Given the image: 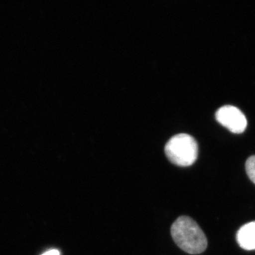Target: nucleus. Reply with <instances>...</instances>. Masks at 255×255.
Listing matches in <instances>:
<instances>
[{
	"label": "nucleus",
	"instance_id": "39448f33",
	"mask_svg": "<svg viewBox=\"0 0 255 255\" xmlns=\"http://www.w3.org/2000/svg\"><path fill=\"white\" fill-rule=\"evenodd\" d=\"M246 169L248 177L255 184V155L251 156L246 161Z\"/></svg>",
	"mask_w": 255,
	"mask_h": 255
},
{
	"label": "nucleus",
	"instance_id": "20e7f679",
	"mask_svg": "<svg viewBox=\"0 0 255 255\" xmlns=\"http://www.w3.org/2000/svg\"><path fill=\"white\" fill-rule=\"evenodd\" d=\"M237 241L240 247L246 251L255 250V221L247 223L237 233Z\"/></svg>",
	"mask_w": 255,
	"mask_h": 255
},
{
	"label": "nucleus",
	"instance_id": "423d86ee",
	"mask_svg": "<svg viewBox=\"0 0 255 255\" xmlns=\"http://www.w3.org/2000/svg\"><path fill=\"white\" fill-rule=\"evenodd\" d=\"M42 255H60V253L59 251H56V250H51V251L46 252Z\"/></svg>",
	"mask_w": 255,
	"mask_h": 255
},
{
	"label": "nucleus",
	"instance_id": "f257e3e1",
	"mask_svg": "<svg viewBox=\"0 0 255 255\" xmlns=\"http://www.w3.org/2000/svg\"><path fill=\"white\" fill-rule=\"evenodd\" d=\"M171 235L176 245L188 254H201L207 248L205 234L189 216H179L174 221L171 227Z\"/></svg>",
	"mask_w": 255,
	"mask_h": 255
},
{
	"label": "nucleus",
	"instance_id": "f03ea898",
	"mask_svg": "<svg viewBox=\"0 0 255 255\" xmlns=\"http://www.w3.org/2000/svg\"><path fill=\"white\" fill-rule=\"evenodd\" d=\"M164 152L172 163L179 167H189L196 162L199 147L194 137L180 133L169 139L164 147Z\"/></svg>",
	"mask_w": 255,
	"mask_h": 255
},
{
	"label": "nucleus",
	"instance_id": "7ed1b4c3",
	"mask_svg": "<svg viewBox=\"0 0 255 255\" xmlns=\"http://www.w3.org/2000/svg\"><path fill=\"white\" fill-rule=\"evenodd\" d=\"M216 120L233 133L240 134L246 130L248 122L244 114L237 107L226 105L221 107L216 114Z\"/></svg>",
	"mask_w": 255,
	"mask_h": 255
}]
</instances>
